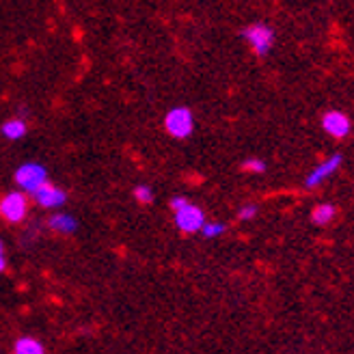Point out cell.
Segmentation results:
<instances>
[{
	"instance_id": "1",
	"label": "cell",
	"mask_w": 354,
	"mask_h": 354,
	"mask_svg": "<svg viewBox=\"0 0 354 354\" xmlns=\"http://www.w3.org/2000/svg\"><path fill=\"white\" fill-rule=\"evenodd\" d=\"M165 128L169 132V137L184 141L195 132V117L193 110L188 106H175L167 113L165 117Z\"/></svg>"
},
{
	"instance_id": "2",
	"label": "cell",
	"mask_w": 354,
	"mask_h": 354,
	"mask_svg": "<svg viewBox=\"0 0 354 354\" xmlns=\"http://www.w3.org/2000/svg\"><path fill=\"white\" fill-rule=\"evenodd\" d=\"M242 37L248 43V48L253 50L257 56L270 54V50L274 48V31L268 24H263V22L248 24L242 31Z\"/></svg>"
},
{
	"instance_id": "3",
	"label": "cell",
	"mask_w": 354,
	"mask_h": 354,
	"mask_svg": "<svg viewBox=\"0 0 354 354\" xmlns=\"http://www.w3.org/2000/svg\"><path fill=\"white\" fill-rule=\"evenodd\" d=\"M16 182L24 193L31 195L43 182H48V169L39 162H24L22 167L16 169Z\"/></svg>"
},
{
	"instance_id": "4",
	"label": "cell",
	"mask_w": 354,
	"mask_h": 354,
	"mask_svg": "<svg viewBox=\"0 0 354 354\" xmlns=\"http://www.w3.org/2000/svg\"><path fill=\"white\" fill-rule=\"evenodd\" d=\"M205 223V214L199 205L186 201L180 210H175V225L184 233H197Z\"/></svg>"
},
{
	"instance_id": "5",
	"label": "cell",
	"mask_w": 354,
	"mask_h": 354,
	"mask_svg": "<svg viewBox=\"0 0 354 354\" xmlns=\"http://www.w3.org/2000/svg\"><path fill=\"white\" fill-rule=\"evenodd\" d=\"M28 214V199L24 193H7L0 199V216L7 223H22Z\"/></svg>"
},
{
	"instance_id": "6",
	"label": "cell",
	"mask_w": 354,
	"mask_h": 354,
	"mask_svg": "<svg viewBox=\"0 0 354 354\" xmlns=\"http://www.w3.org/2000/svg\"><path fill=\"white\" fill-rule=\"evenodd\" d=\"M342 165H344V156L342 154H333L327 160H322L320 165L316 169H311V173L305 177V188L314 190V188L322 186L331 175H335L339 171V167H342Z\"/></svg>"
},
{
	"instance_id": "7",
	"label": "cell",
	"mask_w": 354,
	"mask_h": 354,
	"mask_svg": "<svg viewBox=\"0 0 354 354\" xmlns=\"http://www.w3.org/2000/svg\"><path fill=\"white\" fill-rule=\"evenodd\" d=\"M31 197L37 205H41V208H46V210H58L67 203L65 190L50 184V182H43L35 193H31Z\"/></svg>"
},
{
	"instance_id": "8",
	"label": "cell",
	"mask_w": 354,
	"mask_h": 354,
	"mask_svg": "<svg viewBox=\"0 0 354 354\" xmlns=\"http://www.w3.org/2000/svg\"><path fill=\"white\" fill-rule=\"evenodd\" d=\"M322 130L327 132L329 137L342 141V139L350 137L352 121H350V117L342 110H329V113L322 115Z\"/></svg>"
},
{
	"instance_id": "9",
	"label": "cell",
	"mask_w": 354,
	"mask_h": 354,
	"mask_svg": "<svg viewBox=\"0 0 354 354\" xmlns=\"http://www.w3.org/2000/svg\"><path fill=\"white\" fill-rule=\"evenodd\" d=\"M48 227L58 231V233H73L78 229V220L73 218L71 214H63V212H56L48 218Z\"/></svg>"
},
{
	"instance_id": "10",
	"label": "cell",
	"mask_w": 354,
	"mask_h": 354,
	"mask_svg": "<svg viewBox=\"0 0 354 354\" xmlns=\"http://www.w3.org/2000/svg\"><path fill=\"white\" fill-rule=\"evenodd\" d=\"M26 121L20 119V117H13V119L5 121L3 128H0V134L9 141H20L22 137H26Z\"/></svg>"
},
{
	"instance_id": "11",
	"label": "cell",
	"mask_w": 354,
	"mask_h": 354,
	"mask_svg": "<svg viewBox=\"0 0 354 354\" xmlns=\"http://www.w3.org/2000/svg\"><path fill=\"white\" fill-rule=\"evenodd\" d=\"M335 214H337V208L333 203H318L314 208V212H311V220L318 227H324V225L333 223Z\"/></svg>"
},
{
	"instance_id": "12",
	"label": "cell",
	"mask_w": 354,
	"mask_h": 354,
	"mask_svg": "<svg viewBox=\"0 0 354 354\" xmlns=\"http://www.w3.org/2000/svg\"><path fill=\"white\" fill-rule=\"evenodd\" d=\"M13 354H46V350L35 337H20L16 342V348H13Z\"/></svg>"
},
{
	"instance_id": "13",
	"label": "cell",
	"mask_w": 354,
	"mask_h": 354,
	"mask_svg": "<svg viewBox=\"0 0 354 354\" xmlns=\"http://www.w3.org/2000/svg\"><path fill=\"white\" fill-rule=\"evenodd\" d=\"M242 171L253 173V175H261V173H266V162L261 158H248V160L242 162Z\"/></svg>"
},
{
	"instance_id": "14",
	"label": "cell",
	"mask_w": 354,
	"mask_h": 354,
	"mask_svg": "<svg viewBox=\"0 0 354 354\" xmlns=\"http://www.w3.org/2000/svg\"><path fill=\"white\" fill-rule=\"evenodd\" d=\"M134 199H137L139 203H143V205H150V203L154 201V190H152L150 186L141 184V186L134 188Z\"/></svg>"
},
{
	"instance_id": "15",
	"label": "cell",
	"mask_w": 354,
	"mask_h": 354,
	"mask_svg": "<svg viewBox=\"0 0 354 354\" xmlns=\"http://www.w3.org/2000/svg\"><path fill=\"white\" fill-rule=\"evenodd\" d=\"M225 225L223 223H203L201 227V233L205 235V238H218V235L225 233Z\"/></svg>"
},
{
	"instance_id": "16",
	"label": "cell",
	"mask_w": 354,
	"mask_h": 354,
	"mask_svg": "<svg viewBox=\"0 0 354 354\" xmlns=\"http://www.w3.org/2000/svg\"><path fill=\"white\" fill-rule=\"evenodd\" d=\"M255 216H257V205H255V203H246V205H242L240 212H238V218H240V220H253Z\"/></svg>"
},
{
	"instance_id": "17",
	"label": "cell",
	"mask_w": 354,
	"mask_h": 354,
	"mask_svg": "<svg viewBox=\"0 0 354 354\" xmlns=\"http://www.w3.org/2000/svg\"><path fill=\"white\" fill-rule=\"evenodd\" d=\"M186 201H188L186 197H173V199H171V210H173V212H175V210H180Z\"/></svg>"
},
{
	"instance_id": "18",
	"label": "cell",
	"mask_w": 354,
	"mask_h": 354,
	"mask_svg": "<svg viewBox=\"0 0 354 354\" xmlns=\"http://www.w3.org/2000/svg\"><path fill=\"white\" fill-rule=\"evenodd\" d=\"M5 266H7V261H5V248H3V242H0V272L5 270Z\"/></svg>"
}]
</instances>
